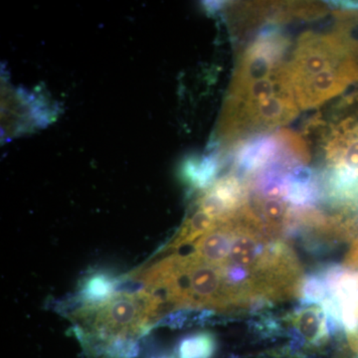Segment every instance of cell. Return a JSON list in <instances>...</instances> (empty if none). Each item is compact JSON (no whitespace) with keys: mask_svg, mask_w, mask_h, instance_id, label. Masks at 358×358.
Here are the masks:
<instances>
[{"mask_svg":"<svg viewBox=\"0 0 358 358\" xmlns=\"http://www.w3.org/2000/svg\"><path fill=\"white\" fill-rule=\"evenodd\" d=\"M288 38L265 28L243 51L233 90V131L243 140L263 136L293 121L300 113L289 80Z\"/></svg>","mask_w":358,"mask_h":358,"instance_id":"1","label":"cell"},{"mask_svg":"<svg viewBox=\"0 0 358 358\" xmlns=\"http://www.w3.org/2000/svg\"><path fill=\"white\" fill-rule=\"evenodd\" d=\"M164 305L148 291L113 294L98 301L83 303L69 317L85 352L93 358H129L136 341L150 329Z\"/></svg>","mask_w":358,"mask_h":358,"instance_id":"2","label":"cell"},{"mask_svg":"<svg viewBox=\"0 0 358 358\" xmlns=\"http://www.w3.org/2000/svg\"><path fill=\"white\" fill-rule=\"evenodd\" d=\"M324 190L345 212L358 209V119L334 127L326 145Z\"/></svg>","mask_w":358,"mask_h":358,"instance_id":"3","label":"cell"},{"mask_svg":"<svg viewBox=\"0 0 358 358\" xmlns=\"http://www.w3.org/2000/svg\"><path fill=\"white\" fill-rule=\"evenodd\" d=\"M292 322L296 327L294 339H305L313 345L324 343L329 336L327 315L322 307L310 306L301 308L292 315Z\"/></svg>","mask_w":358,"mask_h":358,"instance_id":"4","label":"cell"},{"mask_svg":"<svg viewBox=\"0 0 358 358\" xmlns=\"http://www.w3.org/2000/svg\"><path fill=\"white\" fill-rule=\"evenodd\" d=\"M219 223L220 222L212 218L206 212L199 209L183 226L178 237L174 238L173 241L167 245L166 249L178 250L186 245L195 243L197 240L216 227Z\"/></svg>","mask_w":358,"mask_h":358,"instance_id":"5","label":"cell"},{"mask_svg":"<svg viewBox=\"0 0 358 358\" xmlns=\"http://www.w3.org/2000/svg\"><path fill=\"white\" fill-rule=\"evenodd\" d=\"M117 286L109 275L103 274H93L85 278L82 284L80 294L83 303L88 301H98L109 298L115 294V288Z\"/></svg>","mask_w":358,"mask_h":358,"instance_id":"6","label":"cell"},{"mask_svg":"<svg viewBox=\"0 0 358 358\" xmlns=\"http://www.w3.org/2000/svg\"><path fill=\"white\" fill-rule=\"evenodd\" d=\"M215 348L210 334L200 333L188 336L179 346L180 358H209Z\"/></svg>","mask_w":358,"mask_h":358,"instance_id":"7","label":"cell"},{"mask_svg":"<svg viewBox=\"0 0 358 358\" xmlns=\"http://www.w3.org/2000/svg\"><path fill=\"white\" fill-rule=\"evenodd\" d=\"M216 173H217V162L212 157L199 160V162H188L185 169L186 178L199 187H205L210 185Z\"/></svg>","mask_w":358,"mask_h":358,"instance_id":"8","label":"cell"},{"mask_svg":"<svg viewBox=\"0 0 358 358\" xmlns=\"http://www.w3.org/2000/svg\"><path fill=\"white\" fill-rule=\"evenodd\" d=\"M300 296L308 303H322L329 296V289L322 274L308 275L301 282Z\"/></svg>","mask_w":358,"mask_h":358,"instance_id":"9","label":"cell"},{"mask_svg":"<svg viewBox=\"0 0 358 358\" xmlns=\"http://www.w3.org/2000/svg\"><path fill=\"white\" fill-rule=\"evenodd\" d=\"M352 56L353 63H355V72H357V80L358 82V42H357V43L352 45Z\"/></svg>","mask_w":358,"mask_h":358,"instance_id":"10","label":"cell"}]
</instances>
